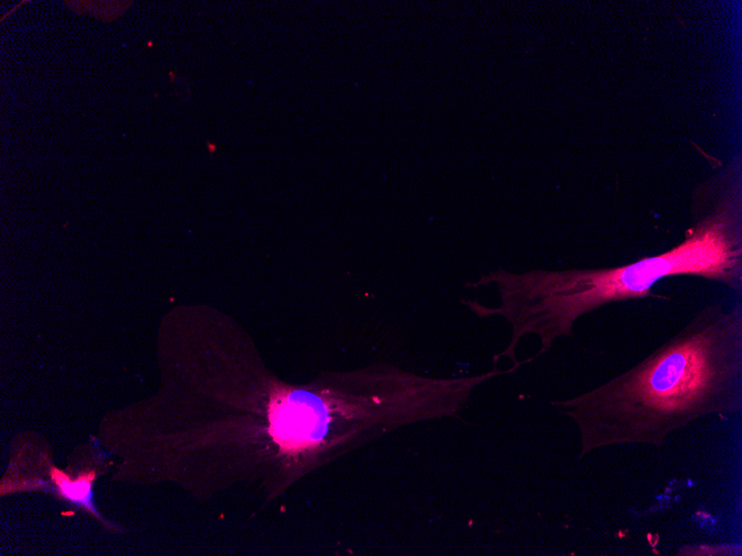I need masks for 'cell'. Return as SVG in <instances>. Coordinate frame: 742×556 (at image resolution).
<instances>
[{"instance_id": "obj_2", "label": "cell", "mask_w": 742, "mask_h": 556, "mask_svg": "<svg viewBox=\"0 0 742 556\" xmlns=\"http://www.w3.org/2000/svg\"><path fill=\"white\" fill-rule=\"evenodd\" d=\"M671 277H696L742 292L740 205L725 197L706 217L689 228L683 242L663 254L610 268L529 270L517 274L496 270L467 287L495 286L496 308L478 301H461L479 318L501 317L511 328L509 345L495 357H506L520 368L516 351L527 336L541 347L523 366L545 355L561 337H574L575 323L609 303L647 298L653 288Z\"/></svg>"}, {"instance_id": "obj_3", "label": "cell", "mask_w": 742, "mask_h": 556, "mask_svg": "<svg viewBox=\"0 0 742 556\" xmlns=\"http://www.w3.org/2000/svg\"><path fill=\"white\" fill-rule=\"evenodd\" d=\"M49 475L60 497L79 505L98 519H102L93 503V482L96 479V472H84L78 478L73 479L65 472L52 468Z\"/></svg>"}, {"instance_id": "obj_5", "label": "cell", "mask_w": 742, "mask_h": 556, "mask_svg": "<svg viewBox=\"0 0 742 556\" xmlns=\"http://www.w3.org/2000/svg\"><path fill=\"white\" fill-rule=\"evenodd\" d=\"M148 47H149V48H150V47H153V42H149V43H148Z\"/></svg>"}, {"instance_id": "obj_1", "label": "cell", "mask_w": 742, "mask_h": 556, "mask_svg": "<svg viewBox=\"0 0 742 556\" xmlns=\"http://www.w3.org/2000/svg\"><path fill=\"white\" fill-rule=\"evenodd\" d=\"M576 424L583 459L630 444L663 448L670 434L742 409V306L714 302L636 366L574 398L550 402Z\"/></svg>"}, {"instance_id": "obj_4", "label": "cell", "mask_w": 742, "mask_h": 556, "mask_svg": "<svg viewBox=\"0 0 742 556\" xmlns=\"http://www.w3.org/2000/svg\"><path fill=\"white\" fill-rule=\"evenodd\" d=\"M207 145H208L209 150L210 151H213V153H214V150L216 149V146L213 145V144H210V143H208Z\"/></svg>"}]
</instances>
